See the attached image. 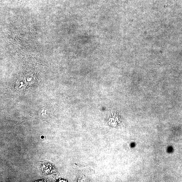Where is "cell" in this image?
Segmentation results:
<instances>
[{
    "label": "cell",
    "mask_w": 182,
    "mask_h": 182,
    "mask_svg": "<svg viewBox=\"0 0 182 182\" xmlns=\"http://www.w3.org/2000/svg\"><path fill=\"white\" fill-rule=\"evenodd\" d=\"M17 83H18V86L19 87V88H21L22 87H23L24 86H25V84H24V81H21V80H19V81H17Z\"/></svg>",
    "instance_id": "cell-1"
}]
</instances>
